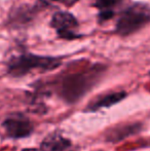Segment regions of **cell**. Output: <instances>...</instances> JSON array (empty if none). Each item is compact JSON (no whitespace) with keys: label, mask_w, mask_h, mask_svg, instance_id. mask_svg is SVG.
Here are the masks:
<instances>
[{"label":"cell","mask_w":150,"mask_h":151,"mask_svg":"<svg viewBox=\"0 0 150 151\" xmlns=\"http://www.w3.org/2000/svg\"><path fill=\"white\" fill-rule=\"evenodd\" d=\"M105 68L101 65H95L88 69L66 75L57 86L59 97L68 104L78 102L96 86Z\"/></svg>","instance_id":"1"},{"label":"cell","mask_w":150,"mask_h":151,"mask_svg":"<svg viewBox=\"0 0 150 151\" xmlns=\"http://www.w3.org/2000/svg\"><path fill=\"white\" fill-rule=\"evenodd\" d=\"M62 65V59L58 57H45L23 52L12 56L6 64L8 75L23 77L33 71L47 72L57 69Z\"/></svg>","instance_id":"2"},{"label":"cell","mask_w":150,"mask_h":151,"mask_svg":"<svg viewBox=\"0 0 150 151\" xmlns=\"http://www.w3.org/2000/svg\"><path fill=\"white\" fill-rule=\"evenodd\" d=\"M150 22V6L144 3H134L126 7L116 23V33L128 36L139 31Z\"/></svg>","instance_id":"3"},{"label":"cell","mask_w":150,"mask_h":151,"mask_svg":"<svg viewBox=\"0 0 150 151\" xmlns=\"http://www.w3.org/2000/svg\"><path fill=\"white\" fill-rule=\"evenodd\" d=\"M6 136L10 139H22L29 137L34 131L32 121L22 113H14L6 117L2 122Z\"/></svg>","instance_id":"4"},{"label":"cell","mask_w":150,"mask_h":151,"mask_svg":"<svg viewBox=\"0 0 150 151\" xmlns=\"http://www.w3.org/2000/svg\"><path fill=\"white\" fill-rule=\"evenodd\" d=\"M52 27L56 29L58 35L64 39H75L80 37L77 34L78 21L73 14L67 12H59L52 18Z\"/></svg>","instance_id":"5"},{"label":"cell","mask_w":150,"mask_h":151,"mask_svg":"<svg viewBox=\"0 0 150 151\" xmlns=\"http://www.w3.org/2000/svg\"><path fill=\"white\" fill-rule=\"evenodd\" d=\"M40 151H79L70 139L60 133L48 134L40 145Z\"/></svg>","instance_id":"6"},{"label":"cell","mask_w":150,"mask_h":151,"mask_svg":"<svg viewBox=\"0 0 150 151\" xmlns=\"http://www.w3.org/2000/svg\"><path fill=\"white\" fill-rule=\"evenodd\" d=\"M126 97V91H112V93H105V95L99 96L94 99L88 106L86 111H98L102 108H109L115 104L119 103L121 100Z\"/></svg>","instance_id":"7"},{"label":"cell","mask_w":150,"mask_h":151,"mask_svg":"<svg viewBox=\"0 0 150 151\" xmlns=\"http://www.w3.org/2000/svg\"><path fill=\"white\" fill-rule=\"evenodd\" d=\"M140 129V123H126V124L116 125L109 129L108 133L106 134V141H109L110 143L122 141L130 136L139 133Z\"/></svg>","instance_id":"8"},{"label":"cell","mask_w":150,"mask_h":151,"mask_svg":"<svg viewBox=\"0 0 150 151\" xmlns=\"http://www.w3.org/2000/svg\"><path fill=\"white\" fill-rule=\"evenodd\" d=\"M121 2V0H95L94 5L99 9V20H110L114 16L115 7Z\"/></svg>","instance_id":"9"},{"label":"cell","mask_w":150,"mask_h":151,"mask_svg":"<svg viewBox=\"0 0 150 151\" xmlns=\"http://www.w3.org/2000/svg\"><path fill=\"white\" fill-rule=\"evenodd\" d=\"M47 2H55V3H60L63 5L67 6V7H71L72 5H74L78 0H44Z\"/></svg>","instance_id":"10"},{"label":"cell","mask_w":150,"mask_h":151,"mask_svg":"<svg viewBox=\"0 0 150 151\" xmlns=\"http://www.w3.org/2000/svg\"><path fill=\"white\" fill-rule=\"evenodd\" d=\"M96 151H102V150H96Z\"/></svg>","instance_id":"11"}]
</instances>
